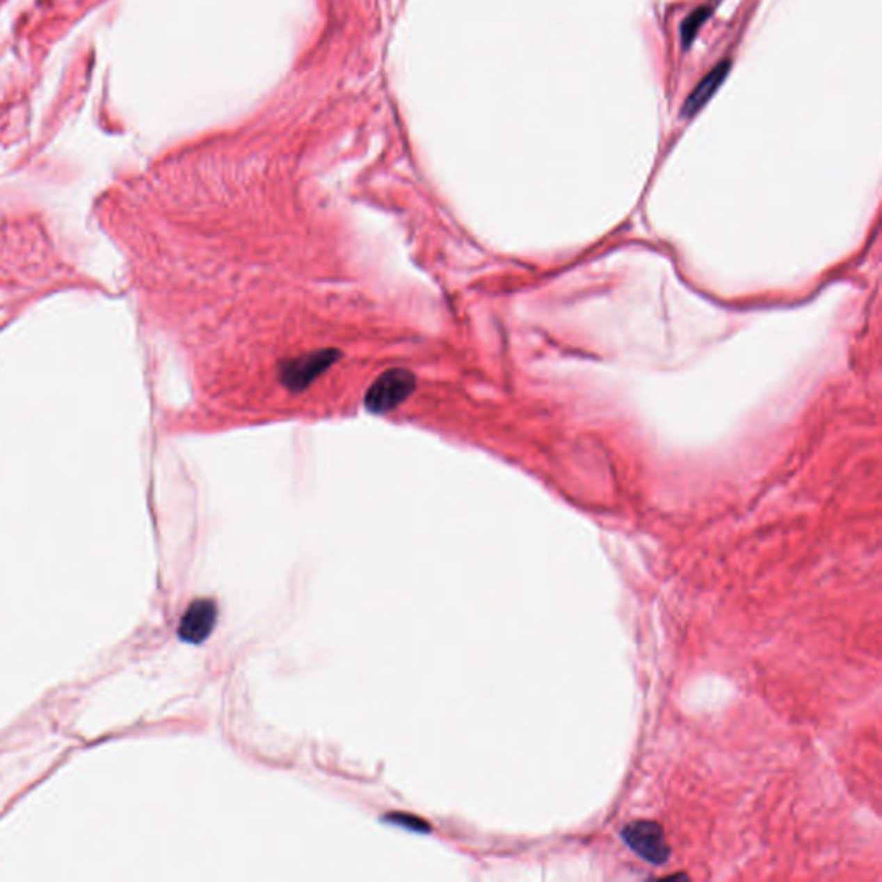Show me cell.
Here are the masks:
<instances>
[{
	"instance_id": "obj_1",
	"label": "cell",
	"mask_w": 882,
	"mask_h": 882,
	"mask_svg": "<svg viewBox=\"0 0 882 882\" xmlns=\"http://www.w3.org/2000/svg\"><path fill=\"white\" fill-rule=\"evenodd\" d=\"M415 388V376L407 369H390L383 372L367 390L366 408L372 414H386L403 403Z\"/></svg>"
},
{
	"instance_id": "obj_2",
	"label": "cell",
	"mask_w": 882,
	"mask_h": 882,
	"mask_svg": "<svg viewBox=\"0 0 882 882\" xmlns=\"http://www.w3.org/2000/svg\"><path fill=\"white\" fill-rule=\"evenodd\" d=\"M624 843L646 862L653 865H662L668 860L671 855V846L665 840V833L657 822L652 820H634L624 827L623 833Z\"/></svg>"
},
{
	"instance_id": "obj_3",
	"label": "cell",
	"mask_w": 882,
	"mask_h": 882,
	"mask_svg": "<svg viewBox=\"0 0 882 882\" xmlns=\"http://www.w3.org/2000/svg\"><path fill=\"white\" fill-rule=\"evenodd\" d=\"M339 359V350H317L303 353L295 359L287 360L281 366L280 378L283 385L291 392H302L316 378H319L326 369H330Z\"/></svg>"
},
{
	"instance_id": "obj_4",
	"label": "cell",
	"mask_w": 882,
	"mask_h": 882,
	"mask_svg": "<svg viewBox=\"0 0 882 882\" xmlns=\"http://www.w3.org/2000/svg\"><path fill=\"white\" fill-rule=\"evenodd\" d=\"M218 603L212 598H197L184 610L178 625L179 639L190 645H202L218 623Z\"/></svg>"
},
{
	"instance_id": "obj_5",
	"label": "cell",
	"mask_w": 882,
	"mask_h": 882,
	"mask_svg": "<svg viewBox=\"0 0 882 882\" xmlns=\"http://www.w3.org/2000/svg\"><path fill=\"white\" fill-rule=\"evenodd\" d=\"M729 67H731V64H729L728 61H722L721 64H717L710 73L701 79L698 85L695 86V90L689 93L686 102L682 104V109H681L682 118H693V115H695L701 107L707 106L708 100L714 97V93L717 92L719 86L722 85V81H724L725 76H728Z\"/></svg>"
},
{
	"instance_id": "obj_6",
	"label": "cell",
	"mask_w": 882,
	"mask_h": 882,
	"mask_svg": "<svg viewBox=\"0 0 882 882\" xmlns=\"http://www.w3.org/2000/svg\"><path fill=\"white\" fill-rule=\"evenodd\" d=\"M710 16V9L708 7H700L696 9L695 13L689 14L688 17L684 19V23L681 24V40H682V47H688L691 45L693 40H695L696 33L701 26H703L705 21L708 19Z\"/></svg>"
},
{
	"instance_id": "obj_7",
	"label": "cell",
	"mask_w": 882,
	"mask_h": 882,
	"mask_svg": "<svg viewBox=\"0 0 882 882\" xmlns=\"http://www.w3.org/2000/svg\"><path fill=\"white\" fill-rule=\"evenodd\" d=\"M385 820L388 822L395 824V826L402 827V829H408V831H414V833H429V824L424 822V820L417 819L414 815H405V813H395V815H388Z\"/></svg>"
}]
</instances>
